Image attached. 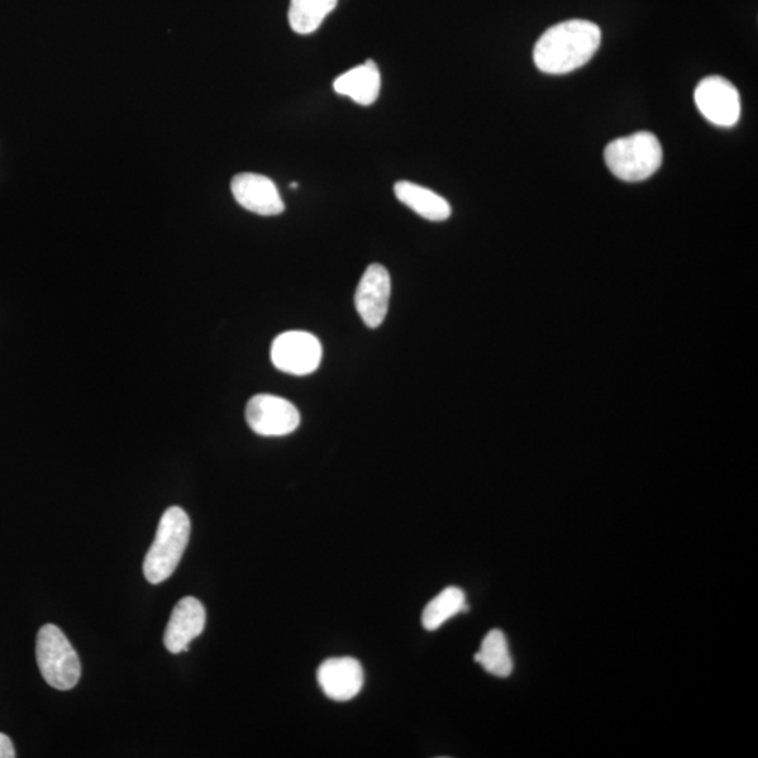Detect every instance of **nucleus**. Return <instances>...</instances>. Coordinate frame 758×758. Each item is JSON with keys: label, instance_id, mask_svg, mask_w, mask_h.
Wrapping results in <instances>:
<instances>
[{"label": "nucleus", "instance_id": "7", "mask_svg": "<svg viewBox=\"0 0 758 758\" xmlns=\"http://www.w3.org/2000/svg\"><path fill=\"white\" fill-rule=\"evenodd\" d=\"M694 100L701 114L714 126L733 127L741 118V94L734 85L721 76H709L699 82Z\"/></svg>", "mask_w": 758, "mask_h": 758}, {"label": "nucleus", "instance_id": "8", "mask_svg": "<svg viewBox=\"0 0 758 758\" xmlns=\"http://www.w3.org/2000/svg\"><path fill=\"white\" fill-rule=\"evenodd\" d=\"M390 275L381 265L367 267L356 291V309L362 322L371 329L380 327L388 313Z\"/></svg>", "mask_w": 758, "mask_h": 758}, {"label": "nucleus", "instance_id": "12", "mask_svg": "<svg viewBox=\"0 0 758 758\" xmlns=\"http://www.w3.org/2000/svg\"><path fill=\"white\" fill-rule=\"evenodd\" d=\"M333 89L342 97H347L361 106H371L381 92V74L374 61H365L347 73L338 76Z\"/></svg>", "mask_w": 758, "mask_h": 758}, {"label": "nucleus", "instance_id": "15", "mask_svg": "<svg viewBox=\"0 0 758 758\" xmlns=\"http://www.w3.org/2000/svg\"><path fill=\"white\" fill-rule=\"evenodd\" d=\"M466 612H468V605L465 602L464 591L451 586L424 607L422 624L427 631H436L454 615Z\"/></svg>", "mask_w": 758, "mask_h": 758}, {"label": "nucleus", "instance_id": "11", "mask_svg": "<svg viewBox=\"0 0 758 758\" xmlns=\"http://www.w3.org/2000/svg\"><path fill=\"white\" fill-rule=\"evenodd\" d=\"M207 614L200 600L194 598L181 599L171 612L166 627L164 642L170 653H181L189 650L190 643L202 635Z\"/></svg>", "mask_w": 758, "mask_h": 758}, {"label": "nucleus", "instance_id": "1", "mask_svg": "<svg viewBox=\"0 0 758 758\" xmlns=\"http://www.w3.org/2000/svg\"><path fill=\"white\" fill-rule=\"evenodd\" d=\"M602 42V30L588 21H567L548 28L534 47V62L542 73H574L593 59Z\"/></svg>", "mask_w": 758, "mask_h": 758}, {"label": "nucleus", "instance_id": "5", "mask_svg": "<svg viewBox=\"0 0 758 758\" xmlns=\"http://www.w3.org/2000/svg\"><path fill=\"white\" fill-rule=\"evenodd\" d=\"M271 361L285 374L304 376L321 365L322 345L312 333L291 331L281 333L271 346Z\"/></svg>", "mask_w": 758, "mask_h": 758}, {"label": "nucleus", "instance_id": "10", "mask_svg": "<svg viewBox=\"0 0 758 758\" xmlns=\"http://www.w3.org/2000/svg\"><path fill=\"white\" fill-rule=\"evenodd\" d=\"M318 683L327 698L345 703L360 694L364 670L352 657H332L319 666Z\"/></svg>", "mask_w": 758, "mask_h": 758}, {"label": "nucleus", "instance_id": "2", "mask_svg": "<svg viewBox=\"0 0 758 758\" xmlns=\"http://www.w3.org/2000/svg\"><path fill=\"white\" fill-rule=\"evenodd\" d=\"M192 524L183 509L170 508L162 516L154 543L147 551L144 575L152 584H159L175 574L188 548Z\"/></svg>", "mask_w": 758, "mask_h": 758}, {"label": "nucleus", "instance_id": "4", "mask_svg": "<svg viewBox=\"0 0 758 758\" xmlns=\"http://www.w3.org/2000/svg\"><path fill=\"white\" fill-rule=\"evenodd\" d=\"M36 655L38 669L52 689L68 691L78 684L79 656L59 627L49 624L38 631Z\"/></svg>", "mask_w": 758, "mask_h": 758}, {"label": "nucleus", "instance_id": "16", "mask_svg": "<svg viewBox=\"0 0 758 758\" xmlns=\"http://www.w3.org/2000/svg\"><path fill=\"white\" fill-rule=\"evenodd\" d=\"M336 7L337 0H291L290 26L298 35H311Z\"/></svg>", "mask_w": 758, "mask_h": 758}, {"label": "nucleus", "instance_id": "18", "mask_svg": "<svg viewBox=\"0 0 758 758\" xmlns=\"http://www.w3.org/2000/svg\"><path fill=\"white\" fill-rule=\"evenodd\" d=\"M297 185H298V184L295 183V181H294V183H291V189H297Z\"/></svg>", "mask_w": 758, "mask_h": 758}, {"label": "nucleus", "instance_id": "13", "mask_svg": "<svg viewBox=\"0 0 758 758\" xmlns=\"http://www.w3.org/2000/svg\"><path fill=\"white\" fill-rule=\"evenodd\" d=\"M394 190L400 203L428 221L441 222L451 217L450 203L431 189L402 180L395 184Z\"/></svg>", "mask_w": 758, "mask_h": 758}, {"label": "nucleus", "instance_id": "6", "mask_svg": "<svg viewBox=\"0 0 758 758\" xmlns=\"http://www.w3.org/2000/svg\"><path fill=\"white\" fill-rule=\"evenodd\" d=\"M246 421L256 434L264 437H283L297 431L301 414L290 400L275 395L260 394L249 400Z\"/></svg>", "mask_w": 758, "mask_h": 758}, {"label": "nucleus", "instance_id": "17", "mask_svg": "<svg viewBox=\"0 0 758 758\" xmlns=\"http://www.w3.org/2000/svg\"><path fill=\"white\" fill-rule=\"evenodd\" d=\"M14 757H16V751H14L11 737L7 736L4 733H0V758Z\"/></svg>", "mask_w": 758, "mask_h": 758}, {"label": "nucleus", "instance_id": "9", "mask_svg": "<svg viewBox=\"0 0 758 758\" xmlns=\"http://www.w3.org/2000/svg\"><path fill=\"white\" fill-rule=\"evenodd\" d=\"M233 197L241 207L257 216L274 217L284 213V202L278 185L264 175L240 174L232 179Z\"/></svg>", "mask_w": 758, "mask_h": 758}, {"label": "nucleus", "instance_id": "3", "mask_svg": "<svg viewBox=\"0 0 758 758\" xmlns=\"http://www.w3.org/2000/svg\"><path fill=\"white\" fill-rule=\"evenodd\" d=\"M604 159L615 178L637 183L660 169L663 150L656 136L641 131L609 142Z\"/></svg>", "mask_w": 758, "mask_h": 758}, {"label": "nucleus", "instance_id": "14", "mask_svg": "<svg viewBox=\"0 0 758 758\" xmlns=\"http://www.w3.org/2000/svg\"><path fill=\"white\" fill-rule=\"evenodd\" d=\"M475 661L489 675L505 679L513 673V657L510 655L508 638L500 629H492L481 641Z\"/></svg>", "mask_w": 758, "mask_h": 758}]
</instances>
